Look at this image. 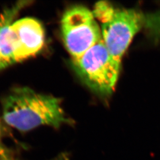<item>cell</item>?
<instances>
[{
  "instance_id": "5",
  "label": "cell",
  "mask_w": 160,
  "mask_h": 160,
  "mask_svg": "<svg viewBox=\"0 0 160 160\" xmlns=\"http://www.w3.org/2000/svg\"><path fill=\"white\" fill-rule=\"evenodd\" d=\"M61 32L65 47L72 60L102 39V31L92 11L83 6H74L64 12Z\"/></svg>"
},
{
  "instance_id": "3",
  "label": "cell",
  "mask_w": 160,
  "mask_h": 160,
  "mask_svg": "<svg viewBox=\"0 0 160 160\" xmlns=\"http://www.w3.org/2000/svg\"><path fill=\"white\" fill-rule=\"evenodd\" d=\"M45 30L38 20L25 17L4 30L0 46V70L34 57L45 45Z\"/></svg>"
},
{
  "instance_id": "6",
  "label": "cell",
  "mask_w": 160,
  "mask_h": 160,
  "mask_svg": "<svg viewBox=\"0 0 160 160\" xmlns=\"http://www.w3.org/2000/svg\"><path fill=\"white\" fill-rule=\"evenodd\" d=\"M30 1H18L15 4L4 10L0 15V46L2 34L6 28L14 22L18 13L25 7L28 6Z\"/></svg>"
},
{
  "instance_id": "8",
  "label": "cell",
  "mask_w": 160,
  "mask_h": 160,
  "mask_svg": "<svg viewBox=\"0 0 160 160\" xmlns=\"http://www.w3.org/2000/svg\"><path fill=\"white\" fill-rule=\"evenodd\" d=\"M0 158L5 160H12L10 152L4 145L2 141V126L0 125Z\"/></svg>"
},
{
  "instance_id": "7",
  "label": "cell",
  "mask_w": 160,
  "mask_h": 160,
  "mask_svg": "<svg viewBox=\"0 0 160 160\" xmlns=\"http://www.w3.org/2000/svg\"><path fill=\"white\" fill-rule=\"evenodd\" d=\"M143 29L150 38L154 41L160 42V8L145 14Z\"/></svg>"
},
{
  "instance_id": "2",
  "label": "cell",
  "mask_w": 160,
  "mask_h": 160,
  "mask_svg": "<svg viewBox=\"0 0 160 160\" xmlns=\"http://www.w3.org/2000/svg\"><path fill=\"white\" fill-rule=\"evenodd\" d=\"M92 12L101 23L105 46L114 61L120 65L132 40L143 28L145 14L135 9L116 8L106 1L97 2Z\"/></svg>"
},
{
  "instance_id": "1",
  "label": "cell",
  "mask_w": 160,
  "mask_h": 160,
  "mask_svg": "<svg viewBox=\"0 0 160 160\" xmlns=\"http://www.w3.org/2000/svg\"><path fill=\"white\" fill-rule=\"evenodd\" d=\"M2 106L4 122L23 132L43 125L59 128L73 123L67 117L60 99L28 87L13 89L3 99Z\"/></svg>"
},
{
  "instance_id": "9",
  "label": "cell",
  "mask_w": 160,
  "mask_h": 160,
  "mask_svg": "<svg viewBox=\"0 0 160 160\" xmlns=\"http://www.w3.org/2000/svg\"><path fill=\"white\" fill-rule=\"evenodd\" d=\"M0 160H5L0 158ZM50 160H69V155L67 152H62L53 158L52 159Z\"/></svg>"
},
{
  "instance_id": "4",
  "label": "cell",
  "mask_w": 160,
  "mask_h": 160,
  "mask_svg": "<svg viewBox=\"0 0 160 160\" xmlns=\"http://www.w3.org/2000/svg\"><path fill=\"white\" fill-rule=\"evenodd\" d=\"M73 67L84 83L94 92L108 95L113 91L120 71L117 63L105 46L103 39L72 60Z\"/></svg>"
}]
</instances>
